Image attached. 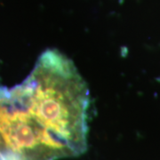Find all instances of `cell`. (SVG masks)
I'll return each mask as SVG.
<instances>
[{
    "label": "cell",
    "mask_w": 160,
    "mask_h": 160,
    "mask_svg": "<svg viewBox=\"0 0 160 160\" xmlns=\"http://www.w3.org/2000/svg\"><path fill=\"white\" fill-rule=\"evenodd\" d=\"M15 90L29 112L72 150L87 148L89 91L71 60L55 49L44 52Z\"/></svg>",
    "instance_id": "1"
}]
</instances>
